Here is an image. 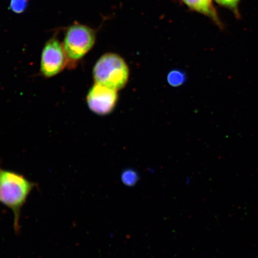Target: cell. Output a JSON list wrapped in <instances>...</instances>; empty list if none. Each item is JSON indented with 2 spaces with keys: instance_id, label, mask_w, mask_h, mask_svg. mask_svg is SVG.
<instances>
[{
  "instance_id": "9c48e42d",
  "label": "cell",
  "mask_w": 258,
  "mask_h": 258,
  "mask_svg": "<svg viewBox=\"0 0 258 258\" xmlns=\"http://www.w3.org/2000/svg\"><path fill=\"white\" fill-rule=\"evenodd\" d=\"M28 5V0H11L9 9L15 14H21L25 11Z\"/></svg>"
},
{
  "instance_id": "277c9868",
  "label": "cell",
  "mask_w": 258,
  "mask_h": 258,
  "mask_svg": "<svg viewBox=\"0 0 258 258\" xmlns=\"http://www.w3.org/2000/svg\"><path fill=\"white\" fill-rule=\"evenodd\" d=\"M67 63L63 45L56 38H51L45 44L42 51L41 73L46 77L55 76L62 72Z\"/></svg>"
},
{
  "instance_id": "7a4b0ae2",
  "label": "cell",
  "mask_w": 258,
  "mask_h": 258,
  "mask_svg": "<svg viewBox=\"0 0 258 258\" xmlns=\"http://www.w3.org/2000/svg\"><path fill=\"white\" fill-rule=\"evenodd\" d=\"M93 76L95 83L118 91L127 85L130 71L123 58L116 53H108L97 60Z\"/></svg>"
},
{
  "instance_id": "5b68a950",
  "label": "cell",
  "mask_w": 258,
  "mask_h": 258,
  "mask_svg": "<svg viewBox=\"0 0 258 258\" xmlns=\"http://www.w3.org/2000/svg\"><path fill=\"white\" fill-rule=\"evenodd\" d=\"M118 91L95 83L87 95V104L90 110L99 115L110 114L118 101Z\"/></svg>"
},
{
  "instance_id": "6da1fadb",
  "label": "cell",
  "mask_w": 258,
  "mask_h": 258,
  "mask_svg": "<svg viewBox=\"0 0 258 258\" xmlns=\"http://www.w3.org/2000/svg\"><path fill=\"white\" fill-rule=\"evenodd\" d=\"M34 187L35 183L21 174L0 168V202L14 214L16 233L20 231L22 208Z\"/></svg>"
},
{
  "instance_id": "30bf717a",
  "label": "cell",
  "mask_w": 258,
  "mask_h": 258,
  "mask_svg": "<svg viewBox=\"0 0 258 258\" xmlns=\"http://www.w3.org/2000/svg\"><path fill=\"white\" fill-rule=\"evenodd\" d=\"M215 1L217 2L219 5L231 10L235 15H239V12H238V4H239L240 0H215Z\"/></svg>"
},
{
  "instance_id": "ba28073f",
  "label": "cell",
  "mask_w": 258,
  "mask_h": 258,
  "mask_svg": "<svg viewBox=\"0 0 258 258\" xmlns=\"http://www.w3.org/2000/svg\"><path fill=\"white\" fill-rule=\"evenodd\" d=\"M121 179L125 185L132 186L136 184L139 179V175L137 172L132 169L124 171L121 175Z\"/></svg>"
},
{
  "instance_id": "52a82bcc",
  "label": "cell",
  "mask_w": 258,
  "mask_h": 258,
  "mask_svg": "<svg viewBox=\"0 0 258 258\" xmlns=\"http://www.w3.org/2000/svg\"><path fill=\"white\" fill-rule=\"evenodd\" d=\"M185 81V74L181 71L173 70L167 75V82L172 87L182 86Z\"/></svg>"
},
{
  "instance_id": "8992f818",
  "label": "cell",
  "mask_w": 258,
  "mask_h": 258,
  "mask_svg": "<svg viewBox=\"0 0 258 258\" xmlns=\"http://www.w3.org/2000/svg\"><path fill=\"white\" fill-rule=\"evenodd\" d=\"M190 9L211 18L219 27H222L217 11L213 5L212 0H182Z\"/></svg>"
},
{
  "instance_id": "3957f363",
  "label": "cell",
  "mask_w": 258,
  "mask_h": 258,
  "mask_svg": "<svg viewBox=\"0 0 258 258\" xmlns=\"http://www.w3.org/2000/svg\"><path fill=\"white\" fill-rule=\"evenodd\" d=\"M95 41V32L92 28L82 24L71 26L62 44L68 63L72 66L82 59L92 49Z\"/></svg>"
}]
</instances>
